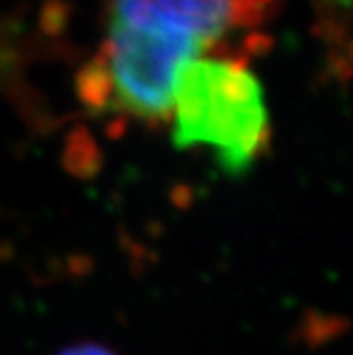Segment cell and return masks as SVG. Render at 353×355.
<instances>
[{
    "mask_svg": "<svg viewBox=\"0 0 353 355\" xmlns=\"http://www.w3.org/2000/svg\"><path fill=\"white\" fill-rule=\"evenodd\" d=\"M173 143L211 149L217 166L241 175L268 147L264 89L241 62L203 55L179 71L173 96Z\"/></svg>",
    "mask_w": 353,
    "mask_h": 355,
    "instance_id": "cell-1",
    "label": "cell"
},
{
    "mask_svg": "<svg viewBox=\"0 0 353 355\" xmlns=\"http://www.w3.org/2000/svg\"><path fill=\"white\" fill-rule=\"evenodd\" d=\"M277 5L279 0H111L109 24L141 30L196 60L234 32L266 21Z\"/></svg>",
    "mask_w": 353,
    "mask_h": 355,
    "instance_id": "cell-2",
    "label": "cell"
},
{
    "mask_svg": "<svg viewBox=\"0 0 353 355\" xmlns=\"http://www.w3.org/2000/svg\"><path fill=\"white\" fill-rule=\"evenodd\" d=\"M55 355H117V353L101 343H77V345L62 349Z\"/></svg>",
    "mask_w": 353,
    "mask_h": 355,
    "instance_id": "cell-3",
    "label": "cell"
}]
</instances>
